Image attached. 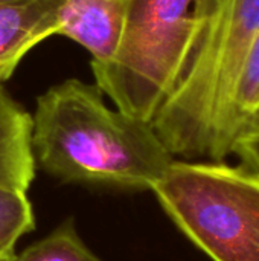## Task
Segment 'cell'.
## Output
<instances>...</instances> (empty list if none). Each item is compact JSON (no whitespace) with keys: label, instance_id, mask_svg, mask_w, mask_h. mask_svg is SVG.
Wrapping results in <instances>:
<instances>
[{"label":"cell","instance_id":"cell-9","mask_svg":"<svg viewBox=\"0 0 259 261\" xmlns=\"http://www.w3.org/2000/svg\"><path fill=\"white\" fill-rule=\"evenodd\" d=\"M34 228V211L26 191L0 187V261L12 260L17 242Z\"/></svg>","mask_w":259,"mask_h":261},{"label":"cell","instance_id":"cell-2","mask_svg":"<svg viewBox=\"0 0 259 261\" xmlns=\"http://www.w3.org/2000/svg\"><path fill=\"white\" fill-rule=\"evenodd\" d=\"M258 34L259 0H221L177 87L151 122L174 158L227 159V115Z\"/></svg>","mask_w":259,"mask_h":261},{"label":"cell","instance_id":"cell-4","mask_svg":"<svg viewBox=\"0 0 259 261\" xmlns=\"http://www.w3.org/2000/svg\"><path fill=\"white\" fill-rule=\"evenodd\" d=\"M214 261H259V173L244 164L174 161L151 190Z\"/></svg>","mask_w":259,"mask_h":261},{"label":"cell","instance_id":"cell-6","mask_svg":"<svg viewBox=\"0 0 259 261\" xmlns=\"http://www.w3.org/2000/svg\"><path fill=\"white\" fill-rule=\"evenodd\" d=\"M63 0H20L0 3V86L23 57L43 40L56 35Z\"/></svg>","mask_w":259,"mask_h":261},{"label":"cell","instance_id":"cell-12","mask_svg":"<svg viewBox=\"0 0 259 261\" xmlns=\"http://www.w3.org/2000/svg\"><path fill=\"white\" fill-rule=\"evenodd\" d=\"M9 2H20V0H0V3H9Z\"/></svg>","mask_w":259,"mask_h":261},{"label":"cell","instance_id":"cell-11","mask_svg":"<svg viewBox=\"0 0 259 261\" xmlns=\"http://www.w3.org/2000/svg\"><path fill=\"white\" fill-rule=\"evenodd\" d=\"M234 156H238L241 164L259 173V121L240 141Z\"/></svg>","mask_w":259,"mask_h":261},{"label":"cell","instance_id":"cell-1","mask_svg":"<svg viewBox=\"0 0 259 261\" xmlns=\"http://www.w3.org/2000/svg\"><path fill=\"white\" fill-rule=\"evenodd\" d=\"M31 116L35 165L64 182L153 190L174 162L150 122L110 109L78 78L41 93Z\"/></svg>","mask_w":259,"mask_h":261},{"label":"cell","instance_id":"cell-8","mask_svg":"<svg viewBox=\"0 0 259 261\" xmlns=\"http://www.w3.org/2000/svg\"><path fill=\"white\" fill-rule=\"evenodd\" d=\"M259 121V34L243 67L235 95L229 109L224 148L229 156H234L240 141L253 128Z\"/></svg>","mask_w":259,"mask_h":261},{"label":"cell","instance_id":"cell-5","mask_svg":"<svg viewBox=\"0 0 259 261\" xmlns=\"http://www.w3.org/2000/svg\"><path fill=\"white\" fill-rule=\"evenodd\" d=\"M125 17V0H63L58 11V32L84 47L95 64H104L116 54Z\"/></svg>","mask_w":259,"mask_h":261},{"label":"cell","instance_id":"cell-3","mask_svg":"<svg viewBox=\"0 0 259 261\" xmlns=\"http://www.w3.org/2000/svg\"><path fill=\"white\" fill-rule=\"evenodd\" d=\"M221 0H125L119 47L90 63L96 87L118 110L153 122L177 87Z\"/></svg>","mask_w":259,"mask_h":261},{"label":"cell","instance_id":"cell-7","mask_svg":"<svg viewBox=\"0 0 259 261\" xmlns=\"http://www.w3.org/2000/svg\"><path fill=\"white\" fill-rule=\"evenodd\" d=\"M31 128V113L0 86V187L27 191L35 176Z\"/></svg>","mask_w":259,"mask_h":261},{"label":"cell","instance_id":"cell-10","mask_svg":"<svg viewBox=\"0 0 259 261\" xmlns=\"http://www.w3.org/2000/svg\"><path fill=\"white\" fill-rule=\"evenodd\" d=\"M11 261H101L81 240L73 222L66 220L44 239L29 245Z\"/></svg>","mask_w":259,"mask_h":261}]
</instances>
